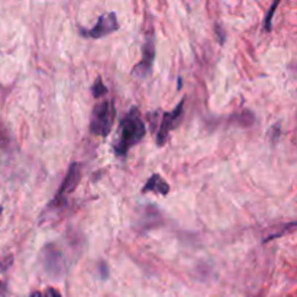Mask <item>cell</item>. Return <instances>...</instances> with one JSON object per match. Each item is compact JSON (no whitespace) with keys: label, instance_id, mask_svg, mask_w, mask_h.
Here are the masks:
<instances>
[{"label":"cell","instance_id":"1","mask_svg":"<svg viewBox=\"0 0 297 297\" xmlns=\"http://www.w3.org/2000/svg\"><path fill=\"white\" fill-rule=\"evenodd\" d=\"M147 133L144 119L136 107H132L126 116L120 120L117 141L113 144V152L117 157H125L129 149L142 141Z\"/></svg>","mask_w":297,"mask_h":297},{"label":"cell","instance_id":"2","mask_svg":"<svg viewBox=\"0 0 297 297\" xmlns=\"http://www.w3.org/2000/svg\"><path fill=\"white\" fill-rule=\"evenodd\" d=\"M116 117L115 103L110 100L100 101L99 104L95 106L93 113H92V120H90V132L106 138L113 126Z\"/></svg>","mask_w":297,"mask_h":297},{"label":"cell","instance_id":"3","mask_svg":"<svg viewBox=\"0 0 297 297\" xmlns=\"http://www.w3.org/2000/svg\"><path fill=\"white\" fill-rule=\"evenodd\" d=\"M41 263L44 271L52 279H60L67 268L66 255L55 242H48L41 249Z\"/></svg>","mask_w":297,"mask_h":297},{"label":"cell","instance_id":"4","mask_svg":"<svg viewBox=\"0 0 297 297\" xmlns=\"http://www.w3.org/2000/svg\"><path fill=\"white\" fill-rule=\"evenodd\" d=\"M119 29V22H117V16L113 12H107L100 15L96 25L90 29H84L80 28V33L86 38H92V39H100L104 38L110 33L116 32Z\"/></svg>","mask_w":297,"mask_h":297},{"label":"cell","instance_id":"5","mask_svg":"<svg viewBox=\"0 0 297 297\" xmlns=\"http://www.w3.org/2000/svg\"><path fill=\"white\" fill-rule=\"evenodd\" d=\"M184 101L186 99H182V101L176 106V109L173 112H167L163 116L161 126L157 132V145L158 147H164L168 141L170 132L174 131L180 125L183 119V112H184Z\"/></svg>","mask_w":297,"mask_h":297},{"label":"cell","instance_id":"6","mask_svg":"<svg viewBox=\"0 0 297 297\" xmlns=\"http://www.w3.org/2000/svg\"><path fill=\"white\" fill-rule=\"evenodd\" d=\"M154 61H155V38L152 33H148L145 36V42L142 47V58L138 64H135L132 68V74L138 79L149 77Z\"/></svg>","mask_w":297,"mask_h":297},{"label":"cell","instance_id":"7","mask_svg":"<svg viewBox=\"0 0 297 297\" xmlns=\"http://www.w3.org/2000/svg\"><path fill=\"white\" fill-rule=\"evenodd\" d=\"M80 182H82V164L80 163H73L68 167L66 177H64V180H63L60 189H58V193L55 196L66 198L67 195L73 193L77 189V186L80 184Z\"/></svg>","mask_w":297,"mask_h":297},{"label":"cell","instance_id":"8","mask_svg":"<svg viewBox=\"0 0 297 297\" xmlns=\"http://www.w3.org/2000/svg\"><path fill=\"white\" fill-rule=\"evenodd\" d=\"M141 225H142V229H151V228H157L163 223V216L160 213V210L152 206H144L142 207V216L139 219Z\"/></svg>","mask_w":297,"mask_h":297},{"label":"cell","instance_id":"9","mask_svg":"<svg viewBox=\"0 0 297 297\" xmlns=\"http://www.w3.org/2000/svg\"><path fill=\"white\" fill-rule=\"evenodd\" d=\"M148 192H155L161 196H167L170 192V186L160 174H152L142 187V193H148Z\"/></svg>","mask_w":297,"mask_h":297},{"label":"cell","instance_id":"10","mask_svg":"<svg viewBox=\"0 0 297 297\" xmlns=\"http://www.w3.org/2000/svg\"><path fill=\"white\" fill-rule=\"evenodd\" d=\"M92 93H93V98H96V99H99L101 96L107 95V87L104 86V83H103V80L100 77H98L95 84L92 86Z\"/></svg>","mask_w":297,"mask_h":297},{"label":"cell","instance_id":"11","mask_svg":"<svg viewBox=\"0 0 297 297\" xmlns=\"http://www.w3.org/2000/svg\"><path fill=\"white\" fill-rule=\"evenodd\" d=\"M297 223L296 222H290V223H287L286 226H283V229H281L279 233H273V235H270V236H267L264 239V242H270V241H273V239H277V238H281V236H284V235H287V233H290V232H293L296 229Z\"/></svg>","mask_w":297,"mask_h":297},{"label":"cell","instance_id":"12","mask_svg":"<svg viewBox=\"0 0 297 297\" xmlns=\"http://www.w3.org/2000/svg\"><path fill=\"white\" fill-rule=\"evenodd\" d=\"M279 4H280V1L273 3V4H271V7H270V10H268V12H267V15H265L264 29L267 31V32H270V31H271V28H273V16H274V13H276V10H277Z\"/></svg>","mask_w":297,"mask_h":297},{"label":"cell","instance_id":"13","mask_svg":"<svg viewBox=\"0 0 297 297\" xmlns=\"http://www.w3.org/2000/svg\"><path fill=\"white\" fill-rule=\"evenodd\" d=\"M213 29H215V35H216L217 42H219L220 45H223V44H225V41H226V31H225L223 25H222L220 22H215Z\"/></svg>","mask_w":297,"mask_h":297},{"label":"cell","instance_id":"14","mask_svg":"<svg viewBox=\"0 0 297 297\" xmlns=\"http://www.w3.org/2000/svg\"><path fill=\"white\" fill-rule=\"evenodd\" d=\"M98 273H99L101 280H107V279H109L110 271H109V267H107V263H106V261L101 260V261L98 263Z\"/></svg>","mask_w":297,"mask_h":297},{"label":"cell","instance_id":"15","mask_svg":"<svg viewBox=\"0 0 297 297\" xmlns=\"http://www.w3.org/2000/svg\"><path fill=\"white\" fill-rule=\"evenodd\" d=\"M12 263H13V258H12V257H9V258H6V260L0 261V273L7 271V270H9V267L12 265Z\"/></svg>","mask_w":297,"mask_h":297},{"label":"cell","instance_id":"16","mask_svg":"<svg viewBox=\"0 0 297 297\" xmlns=\"http://www.w3.org/2000/svg\"><path fill=\"white\" fill-rule=\"evenodd\" d=\"M271 132H273V135H271V139H273V141H274V139H277V138H279V135H280V132H281L280 125H276V126H273Z\"/></svg>","mask_w":297,"mask_h":297},{"label":"cell","instance_id":"17","mask_svg":"<svg viewBox=\"0 0 297 297\" xmlns=\"http://www.w3.org/2000/svg\"><path fill=\"white\" fill-rule=\"evenodd\" d=\"M47 296L48 297H61L60 295V292L58 290H55V289H48V292H47Z\"/></svg>","mask_w":297,"mask_h":297},{"label":"cell","instance_id":"18","mask_svg":"<svg viewBox=\"0 0 297 297\" xmlns=\"http://www.w3.org/2000/svg\"><path fill=\"white\" fill-rule=\"evenodd\" d=\"M4 292H6V284L3 281H0V296L4 295Z\"/></svg>","mask_w":297,"mask_h":297},{"label":"cell","instance_id":"19","mask_svg":"<svg viewBox=\"0 0 297 297\" xmlns=\"http://www.w3.org/2000/svg\"><path fill=\"white\" fill-rule=\"evenodd\" d=\"M29 297H42V295H41V292H33Z\"/></svg>","mask_w":297,"mask_h":297},{"label":"cell","instance_id":"20","mask_svg":"<svg viewBox=\"0 0 297 297\" xmlns=\"http://www.w3.org/2000/svg\"><path fill=\"white\" fill-rule=\"evenodd\" d=\"M182 86H183V80H182V77H179V90L182 89Z\"/></svg>","mask_w":297,"mask_h":297},{"label":"cell","instance_id":"21","mask_svg":"<svg viewBox=\"0 0 297 297\" xmlns=\"http://www.w3.org/2000/svg\"><path fill=\"white\" fill-rule=\"evenodd\" d=\"M1 212H3V207L0 206V215H1Z\"/></svg>","mask_w":297,"mask_h":297}]
</instances>
